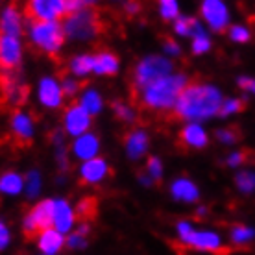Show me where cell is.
Listing matches in <instances>:
<instances>
[{"mask_svg":"<svg viewBox=\"0 0 255 255\" xmlns=\"http://www.w3.org/2000/svg\"><path fill=\"white\" fill-rule=\"evenodd\" d=\"M189 80L183 74L178 76H166L161 78L157 82H153L150 87L142 91L139 100L131 106L137 111V115H155L157 122H165L168 124L170 113L178 104L179 95L183 93Z\"/></svg>","mask_w":255,"mask_h":255,"instance_id":"1","label":"cell"},{"mask_svg":"<svg viewBox=\"0 0 255 255\" xmlns=\"http://www.w3.org/2000/svg\"><path fill=\"white\" fill-rule=\"evenodd\" d=\"M222 108V96L213 85L191 82L179 95L178 104L170 113L168 124L181 121H204L218 115Z\"/></svg>","mask_w":255,"mask_h":255,"instance_id":"2","label":"cell"},{"mask_svg":"<svg viewBox=\"0 0 255 255\" xmlns=\"http://www.w3.org/2000/svg\"><path fill=\"white\" fill-rule=\"evenodd\" d=\"M91 9H82L78 13L67 15L63 19V30L67 35L74 39H95L108 33L111 28V20L106 17L102 9H98L96 4H91Z\"/></svg>","mask_w":255,"mask_h":255,"instance_id":"3","label":"cell"},{"mask_svg":"<svg viewBox=\"0 0 255 255\" xmlns=\"http://www.w3.org/2000/svg\"><path fill=\"white\" fill-rule=\"evenodd\" d=\"M172 69L174 65L168 59L161 58V56H150V58L142 59L133 69V72H129V78H128V89H129L131 106L139 100L142 91L150 87L153 82L170 76Z\"/></svg>","mask_w":255,"mask_h":255,"instance_id":"4","label":"cell"},{"mask_svg":"<svg viewBox=\"0 0 255 255\" xmlns=\"http://www.w3.org/2000/svg\"><path fill=\"white\" fill-rule=\"evenodd\" d=\"M30 37H32V48L37 46L39 50L46 52L54 61H58L56 54L61 48L65 41L63 24L56 20L50 22H30Z\"/></svg>","mask_w":255,"mask_h":255,"instance_id":"5","label":"cell"},{"mask_svg":"<svg viewBox=\"0 0 255 255\" xmlns=\"http://www.w3.org/2000/svg\"><path fill=\"white\" fill-rule=\"evenodd\" d=\"M54 224V200H45L30 211L24 220V237L26 241H35L37 235H43L50 230Z\"/></svg>","mask_w":255,"mask_h":255,"instance_id":"6","label":"cell"},{"mask_svg":"<svg viewBox=\"0 0 255 255\" xmlns=\"http://www.w3.org/2000/svg\"><path fill=\"white\" fill-rule=\"evenodd\" d=\"M24 17L28 22H50V20L65 19L67 11H65V2L63 0H52V2H41V0H32V2H26Z\"/></svg>","mask_w":255,"mask_h":255,"instance_id":"7","label":"cell"},{"mask_svg":"<svg viewBox=\"0 0 255 255\" xmlns=\"http://www.w3.org/2000/svg\"><path fill=\"white\" fill-rule=\"evenodd\" d=\"M9 142L13 144V148H24L32 146L33 142V124L32 119L28 115H24L20 109L11 111V133H9Z\"/></svg>","mask_w":255,"mask_h":255,"instance_id":"8","label":"cell"},{"mask_svg":"<svg viewBox=\"0 0 255 255\" xmlns=\"http://www.w3.org/2000/svg\"><path fill=\"white\" fill-rule=\"evenodd\" d=\"M63 124L69 135H82L91 128V115L80 106L78 100H72L65 108Z\"/></svg>","mask_w":255,"mask_h":255,"instance_id":"9","label":"cell"},{"mask_svg":"<svg viewBox=\"0 0 255 255\" xmlns=\"http://www.w3.org/2000/svg\"><path fill=\"white\" fill-rule=\"evenodd\" d=\"M0 70L20 72V45L15 37L0 32Z\"/></svg>","mask_w":255,"mask_h":255,"instance_id":"10","label":"cell"},{"mask_svg":"<svg viewBox=\"0 0 255 255\" xmlns=\"http://www.w3.org/2000/svg\"><path fill=\"white\" fill-rule=\"evenodd\" d=\"M185 244H189V248H196V250H205V252H213L215 255H230L231 248H224L220 244V239H218L215 233L211 231H192L191 237L183 241Z\"/></svg>","mask_w":255,"mask_h":255,"instance_id":"11","label":"cell"},{"mask_svg":"<svg viewBox=\"0 0 255 255\" xmlns=\"http://www.w3.org/2000/svg\"><path fill=\"white\" fill-rule=\"evenodd\" d=\"M202 15H204V19L209 22V26L215 32H226L230 17H228V9H226L222 2H217V0L204 2L202 4Z\"/></svg>","mask_w":255,"mask_h":255,"instance_id":"12","label":"cell"},{"mask_svg":"<svg viewBox=\"0 0 255 255\" xmlns=\"http://www.w3.org/2000/svg\"><path fill=\"white\" fill-rule=\"evenodd\" d=\"M207 144V135L198 124H189L178 135V148L185 153L189 150H200Z\"/></svg>","mask_w":255,"mask_h":255,"instance_id":"13","label":"cell"},{"mask_svg":"<svg viewBox=\"0 0 255 255\" xmlns=\"http://www.w3.org/2000/svg\"><path fill=\"white\" fill-rule=\"evenodd\" d=\"M17 7L19 4H9L0 17V32L15 39L22 35V20H20V13Z\"/></svg>","mask_w":255,"mask_h":255,"instance_id":"14","label":"cell"},{"mask_svg":"<svg viewBox=\"0 0 255 255\" xmlns=\"http://www.w3.org/2000/svg\"><path fill=\"white\" fill-rule=\"evenodd\" d=\"M39 98L41 102L48 108H59L63 102V91L59 87V83L52 78H43L39 85Z\"/></svg>","mask_w":255,"mask_h":255,"instance_id":"15","label":"cell"},{"mask_svg":"<svg viewBox=\"0 0 255 255\" xmlns=\"http://www.w3.org/2000/svg\"><path fill=\"white\" fill-rule=\"evenodd\" d=\"M113 170L106 165L104 159H89L82 166V178H80V185H89V183H96L106 176L111 174Z\"/></svg>","mask_w":255,"mask_h":255,"instance_id":"16","label":"cell"},{"mask_svg":"<svg viewBox=\"0 0 255 255\" xmlns=\"http://www.w3.org/2000/svg\"><path fill=\"white\" fill-rule=\"evenodd\" d=\"M124 144H126V150H128V155L129 157H140L142 153L146 152L148 148V135L144 131H140V129H129L128 133H124Z\"/></svg>","mask_w":255,"mask_h":255,"instance_id":"17","label":"cell"},{"mask_svg":"<svg viewBox=\"0 0 255 255\" xmlns=\"http://www.w3.org/2000/svg\"><path fill=\"white\" fill-rule=\"evenodd\" d=\"M95 70L98 74L113 76V74H117V70H119V59L108 48H98L95 54Z\"/></svg>","mask_w":255,"mask_h":255,"instance_id":"18","label":"cell"},{"mask_svg":"<svg viewBox=\"0 0 255 255\" xmlns=\"http://www.w3.org/2000/svg\"><path fill=\"white\" fill-rule=\"evenodd\" d=\"M72 222H74V213H72V209L69 207V204L63 202V200L54 202V224H56V228H58L59 233L69 231Z\"/></svg>","mask_w":255,"mask_h":255,"instance_id":"19","label":"cell"},{"mask_svg":"<svg viewBox=\"0 0 255 255\" xmlns=\"http://www.w3.org/2000/svg\"><path fill=\"white\" fill-rule=\"evenodd\" d=\"M96 215H98V200L95 196H87L78 202L76 211H74V220L87 224L91 220H95Z\"/></svg>","mask_w":255,"mask_h":255,"instance_id":"20","label":"cell"},{"mask_svg":"<svg viewBox=\"0 0 255 255\" xmlns=\"http://www.w3.org/2000/svg\"><path fill=\"white\" fill-rule=\"evenodd\" d=\"M63 243H65V239L58 230H48L39 237V248L48 255L59 252L61 246H63Z\"/></svg>","mask_w":255,"mask_h":255,"instance_id":"21","label":"cell"},{"mask_svg":"<svg viewBox=\"0 0 255 255\" xmlns=\"http://www.w3.org/2000/svg\"><path fill=\"white\" fill-rule=\"evenodd\" d=\"M98 150V139L96 135H82L80 139L74 142V153L82 159H87V157H93Z\"/></svg>","mask_w":255,"mask_h":255,"instance_id":"22","label":"cell"},{"mask_svg":"<svg viewBox=\"0 0 255 255\" xmlns=\"http://www.w3.org/2000/svg\"><path fill=\"white\" fill-rule=\"evenodd\" d=\"M176 32L179 33V35H191V37H205V32L204 28L200 26V22H198L196 19H189V17H179L178 20H176Z\"/></svg>","mask_w":255,"mask_h":255,"instance_id":"23","label":"cell"},{"mask_svg":"<svg viewBox=\"0 0 255 255\" xmlns=\"http://www.w3.org/2000/svg\"><path fill=\"white\" fill-rule=\"evenodd\" d=\"M172 194L178 200H183V202H196L198 200L196 185L191 183L189 179H178L172 185Z\"/></svg>","mask_w":255,"mask_h":255,"instance_id":"24","label":"cell"},{"mask_svg":"<svg viewBox=\"0 0 255 255\" xmlns=\"http://www.w3.org/2000/svg\"><path fill=\"white\" fill-rule=\"evenodd\" d=\"M111 109L115 111L117 119H119V121H122V122H126V124H133V122L139 121L137 111H135L131 106L124 104L122 100H115V102H111Z\"/></svg>","mask_w":255,"mask_h":255,"instance_id":"25","label":"cell"},{"mask_svg":"<svg viewBox=\"0 0 255 255\" xmlns=\"http://www.w3.org/2000/svg\"><path fill=\"white\" fill-rule=\"evenodd\" d=\"M22 189V179L19 174L6 172L0 176V191L7 192V194H17Z\"/></svg>","mask_w":255,"mask_h":255,"instance_id":"26","label":"cell"},{"mask_svg":"<svg viewBox=\"0 0 255 255\" xmlns=\"http://www.w3.org/2000/svg\"><path fill=\"white\" fill-rule=\"evenodd\" d=\"M70 70L78 74V76H83L91 70H95V56H89V54H83V56H78V58L72 59L70 63Z\"/></svg>","mask_w":255,"mask_h":255,"instance_id":"27","label":"cell"},{"mask_svg":"<svg viewBox=\"0 0 255 255\" xmlns=\"http://www.w3.org/2000/svg\"><path fill=\"white\" fill-rule=\"evenodd\" d=\"M80 106H82L89 115H96L100 109H102V100H100V96L96 95L95 91H87L83 98L80 100Z\"/></svg>","mask_w":255,"mask_h":255,"instance_id":"28","label":"cell"},{"mask_svg":"<svg viewBox=\"0 0 255 255\" xmlns=\"http://www.w3.org/2000/svg\"><path fill=\"white\" fill-rule=\"evenodd\" d=\"M217 137L222 142H226V144H233V142H239V140L243 139V131L239 129V126H230L226 128V129L217 131Z\"/></svg>","mask_w":255,"mask_h":255,"instance_id":"29","label":"cell"},{"mask_svg":"<svg viewBox=\"0 0 255 255\" xmlns=\"http://www.w3.org/2000/svg\"><path fill=\"white\" fill-rule=\"evenodd\" d=\"M246 108V100H241V98H230V100H226L222 104V108L218 111V115H231V113H239V111H243Z\"/></svg>","mask_w":255,"mask_h":255,"instance_id":"30","label":"cell"},{"mask_svg":"<svg viewBox=\"0 0 255 255\" xmlns=\"http://www.w3.org/2000/svg\"><path fill=\"white\" fill-rule=\"evenodd\" d=\"M254 230H250L246 226H233V230H231V239H233V243L235 244H244L252 241L254 239Z\"/></svg>","mask_w":255,"mask_h":255,"instance_id":"31","label":"cell"},{"mask_svg":"<svg viewBox=\"0 0 255 255\" xmlns=\"http://www.w3.org/2000/svg\"><path fill=\"white\" fill-rule=\"evenodd\" d=\"M237 187L243 192H252L255 189V174L254 172H239L237 174Z\"/></svg>","mask_w":255,"mask_h":255,"instance_id":"32","label":"cell"},{"mask_svg":"<svg viewBox=\"0 0 255 255\" xmlns=\"http://www.w3.org/2000/svg\"><path fill=\"white\" fill-rule=\"evenodd\" d=\"M255 153L252 150H241V152H235L230 155V159H228V165L230 166H239V165H244V163H250V161H254Z\"/></svg>","mask_w":255,"mask_h":255,"instance_id":"33","label":"cell"},{"mask_svg":"<svg viewBox=\"0 0 255 255\" xmlns=\"http://www.w3.org/2000/svg\"><path fill=\"white\" fill-rule=\"evenodd\" d=\"M161 170H163V166H161V161L157 159V157H150V159H148L146 172L152 176L153 183H161Z\"/></svg>","mask_w":255,"mask_h":255,"instance_id":"34","label":"cell"},{"mask_svg":"<svg viewBox=\"0 0 255 255\" xmlns=\"http://www.w3.org/2000/svg\"><path fill=\"white\" fill-rule=\"evenodd\" d=\"M159 7H161V15H163V19L165 20H172V19L178 17V4L172 2V0H165V2H161Z\"/></svg>","mask_w":255,"mask_h":255,"instance_id":"35","label":"cell"},{"mask_svg":"<svg viewBox=\"0 0 255 255\" xmlns=\"http://www.w3.org/2000/svg\"><path fill=\"white\" fill-rule=\"evenodd\" d=\"M230 35L233 41H239V43H246L250 39V32L246 28H243V26H231Z\"/></svg>","mask_w":255,"mask_h":255,"instance_id":"36","label":"cell"},{"mask_svg":"<svg viewBox=\"0 0 255 255\" xmlns=\"http://www.w3.org/2000/svg\"><path fill=\"white\" fill-rule=\"evenodd\" d=\"M26 181H28V196L35 198L39 192V174L30 172L28 174V178H26Z\"/></svg>","mask_w":255,"mask_h":255,"instance_id":"37","label":"cell"},{"mask_svg":"<svg viewBox=\"0 0 255 255\" xmlns=\"http://www.w3.org/2000/svg\"><path fill=\"white\" fill-rule=\"evenodd\" d=\"M209 48H211V41L207 39V35H205V37H196L194 43H192V52H194V54H204V52H207Z\"/></svg>","mask_w":255,"mask_h":255,"instance_id":"38","label":"cell"},{"mask_svg":"<svg viewBox=\"0 0 255 255\" xmlns=\"http://www.w3.org/2000/svg\"><path fill=\"white\" fill-rule=\"evenodd\" d=\"M67 244H69L70 248H85V246H87V239L82 235H78V233H72V235L67 239Z\"/></svg>","mask_w":255,"mask_h":255,"instance_id":"39","label":"cell"},{"mask_svg":"<svg viewBox=\"0 0 255 255\" xmlns=\"http://www.w3.org/2000/svg\"><path fill=\"white\" fill-rule=\"evenodd\" d=\"M140 11H142V6L137 4V2H128V4H124V13H126L128 17H133V15H137Z\"/></svg>","mask_w":255,"mask_h":255,"instance_id":"40","label":"cell"},{"mask_svg":"<svg viewBox=\"0 0 255 255\" xmlns=\"http://www.w3.org/2000/svg\"><path fill=\"white\" fill-rule=\"evenodd\" d=\"M163 45H165V50L168 52V54H179V46L176 45V41L170 37H163Z\"/></svg>","mask_w":255,"mask_h":255,"instance_id":"41","label":"cell"},{"mask_svg":"<svg viewBox=\"0 0 255 255\" xmlns=\"http://www.w3.org/2000/svg\"><path fill=\"white\" fill-rule=\"evenodd\" d=\"M9 243V233H7V228L0 222V250H4Z\"/></svg>","mask_w":255,"mask_h":255,"instance_id":"42","label":"cell"},{"mask_svg":"<svg viewBox=\"0 0 255 255\" xmlns=\"http://www.w3.org/2000/svg\"><path fill=\"white\" fill-rule=\"evenodd\" d=\"M239 85H241L243 89L255 93V80H252V78H239Z\"/></svg>","mask_w":255,"mask_h":255,"instance_id":"43","label":"cell"},{"mask_svg":"<svg viewBox=\"0 0 255 255\" xmlns=\"http://www.w3.org/2000/svg\"><path fill=\"white\" fill-rule=\"evenodd\" d=\"M4 142H9V135H0V146H2Z\"/></svg>","mask_w":255,"mask_h":255,"instance_id":"44","label":"cell"}]
</instances>
